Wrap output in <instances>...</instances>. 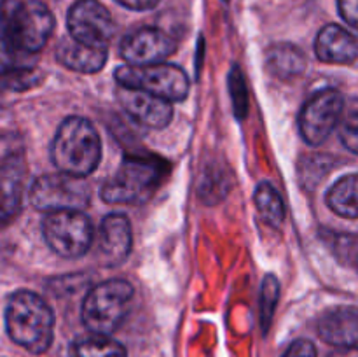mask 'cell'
<instances>
[{
	"instance_id": "9",
	"label": "cell",
	"mask_w": 358,
	"mask_h": 357,
	"mask_svg": "<svg viewBox=\"0 0 358 357\" xmlns=\"http://www.w3.org/2000/svg\"><path fill=\"white\" fill-rule=\"evenodd\" d=\"M70 38L90 48L108 49L114 38L115 23L112 14L98 0H77L66 14Z\"/></svg>"
},
{
	"instance_id": "14",
	"label": "cell",
	"mask_w": 358,
	"mask_h": 357,
	"mask_svg": "<svg viewBox=\"0 0 358 357\" xmlns=\"http://www.w3.org/2000/svg\"><path fill=\"white\" fill-rule=\"evenodd\" d=\"M315 52L324 63L350 65L357 59V38L339 24H325L315 38Z\"/></svg>"
},
{
	"instance_id": "26",
	"label": "cell",
	"mask_w": 358,
	"mask_h": 357,
	"mask_svg": "<svg viewBox=\"0 0 358 357\" xmlns=\"http://www.w3.org/2000/svg\"><path fill=\"white\" fill-rule=\"evenodd\" d=\"M20 55L13 46L7 42V38L0 34V77L9 74L10 70L17 69V66H24V63L20 62Z\"/></svg>"
},
{
	"instance_id": "30",
	"label": "cell",
	"mask_w": 358,
	"mask_h": 357,
	"mask_svg": "<svg viewBox=\"0 0 358 357\" xmlns=\"http://www.w3.org/2000/svg\"><path fill=\"white\" fill-rule=\"evenodd\" d=\"M224 2H229V0H224Z\"/></svg>"
},
{
	"instance_id": "6",
	"label": "cell",
	"mask_w": 358,
	"mask_h": 357,
	"mask_svg": "<svg viewBox=\"0 0 358 357\" xmlns=\"http://www.w3.org/2000/svg\"><path fill=\"white\" fill-rule=\"evenodd\" d=\"M119 88L140 90L166 102H182L189 93V76L184 69L170 63L124 65L114 72Z\"/></svg>"
},
{
	"instance_id": "21",
	"label": "cell",
	"mask_w": 358,
	"mask_h": 357,
	"mask_svg": "<svg viewBox=\"0 0 358 357\" xmlns=\"http://www.w3.org/2000/svg\"><path fill=\"white\" fill-rule=\"evenodd\" d=\"M280 298V282L275 275H266L261 284V298H259V324L262 332H268L275 315L276 303Z\"/></svg>"
},
{
	"instance_id": "13",
	"label": "cell",
	"mask_w": 358,
	"mask_h": 357,
	"mask_svg": "<svg viewBox=\"0 0 358 357\" xmlns=\"http://www.w3.org/2000/svg\"><path fill=\"white\" fill-rule=\"evenodd\" d=\"M133 233L129 219L122 214H108L103 217L98 237V254L103 265L117 266L124 262L131 252Z\"/></svg>"
},
{
	"instance_id": "1",
	"label": "cell",
	"mask_w": 358,
	"mask_h": 357,
	"mask_svg": "<svg viewBox=\"0 0 358 357\" xmlns=\"http://www.w3.org/2000/svg\"><path fill=\"white\" fill-rule=\"evenodd\" d=\"M168 174V163L154 154H129L108 181L100 196L110 205H140L152 198Z\"/></svg>"
},
{
	"instance_id": "17",
	"label": "cell",
	"mask_w": 358,
	"mask_h": 357,
	"mask_svg": "<svg viewBox=\"0 0 358 357\" xmlns=\"http://www.w3.org/2000/svg\"><path fill=\"white\" fill-rule=\"evenodd\" d=\"M268 69L278 79H294L306 69V56L292 44H276L268 51Z\"/></svg>"
},
{
	"instance_id": "19",
	"label": "cell",
	"mask_w": 358,
	"mask_h": 357,
	"mask_svg": "<svg viewBox=\"0 0 358 357\" xmlns=\"http://www.w3.org/2000/svg\"><path fill=\"white\" fill-rule=\"evenodd\" d=\"M254 203L264 223L275 227L282 226L283 220H285V205H283L282 196L273 188L271 182H259L254 192Z\"/></svg>"
},
{
	"instance_id": "29",
	"label": "cell",
	"mask_w": 358,
	"mask_h": 357,
	"mask_svg": "<svg viewBox=\"0 0 358 357\" xmlns=\"http://www.w3.org/2000/svg\"><path fill=\"white\" fill-rule=\"evenodd\" d=\"M117 4H121L122 7L131 10H149L154 9L161 0H115Z\"/></svg>"
},
{
	"instance_id": "16",
	"label": "cell",
	"mask_w": 358,
	"mask_h": 357,
	"mask_svg": "<svg viewBox=\"0 0 358 357\" xmlns=\"http://www.w3.org/2000/svg\"><path fill=\"white\" fill-rule=\"evenodd\" d=\"M108 49L90 48L76 42L73 38H63L56 48V59L63 66L80 74H94L103 69Z\"/></svg>"
},
{
	"instance_id": "23",
	"label": "cell",
	"mask_w": 358,
	"mask_h": 357,
	"mask_svg": "<svg viewBox=\"0 0 358 357\" xmlns=\"http://www.w3.org/2000/svg\"><path fill=\"white\" fill-rule=\"evenodd\" d=\"M229 88H231V98H233L234 112H236L238 119H243L248 112V94L247 86H245L243 74L234 65L229 74Z\"/></svg>"
},
{
	"instance_id": "5",
	"label": "cell",
	"mask_w": 358,
	"mask_h": 357,
	"mask_svg": "<svg viewBox=\"0 0 358 357\" xmlns=\"http://www.w3.org/2000/svg\"><path fill=\"white\" fill-rule=\"evenodd\" d=\"M135 289L121 279L105 280L86 294L83 322L93 335H112L129 312Z\"/></svg>"
},
{
	"instance_id": "27",
	"label": "cell",
	"mask_w": 358,
	"mask_h": 357,
	"mask_svg": "<svg viewBox=\"0 0 358 357\" xmlns=\"http://www.w3.org/2000/svg\"><path fill=\"white\" fill-rule=\"evenodd\" d=\"M282 357H317V346L310 340H296Z\"/></svg>"
},
{
	"instance_id": "15",
	"label": "cell",
	"mask_w": 358,
	"mask_h": 357,
	"mask_svg": "<svg viewBox=\"0 0 358 357\" xmlns=\"http://www.w3.org/2000/svg\"><path fill=\"white\" fill-rule=\"evenodd\" d=\"M318 335L324 342L341 349H355L358 340L357 308H336L318 321Z\"/></svg>"
},
{
	"instance_id": "20",
	"label": "cell",
	"mask_w": 358,
	"mask_h": 357,
	"mask_svg": "<svg viewBox=\"0 0 358 357\" xmlns=\"http://www.w3.org/2000/svg\"><path fill=\"white\" fill-rule=\"evenodd\" d=\"M73 357H128L126 349L107 335H91L73 343Z\"/></svg>"
},
{
	"instance_id": "4",
	"label": "cell",
	"mask_w": 358,
	"mask_h": 357,
	"mask_svg": "<svg viewBox=\"0 0 358 357\" xmlns=\"http://www.w3.org/2000/svg\"><path fill=\"white\" fill-rule=\"evenodd\" d=\"M55 16L41 0H2L0 34L21 55H35L48 44Z\"/></svg>"
},
{
	"instance_id": "24",
	"label": "cell",
	"mask_w": 358,
	"mask_h": 357,
	"mask_svg": "<svg viewBox=\"0 0 358 357\" xmlns=\"http://www.w3.org/2000/svg\"><path fill=\"white\" fill-rule=\"evenodd\" d=\"M345 119L341 122V130H339V135H341L343 144L348 147L352 153H357L358 149V118H357V104L355 100H352V107L348 112H343Z\"/></svg>"
},
{
	"instance_id": "10",
	"label": "cell",
	"mask_w": 358,
	"mask_h": 357,
	"mask_svg": "<svg viewBox=\"0 0 358 357\" xmlns=\"http://www.w3.org/2000/svg\"><path fill=\"white\" fill-rule=\"evenodd\" d=\"M345 112V98L338 90L317 91L299 114V132L308 146H320L339 125Z\"/></svg>"
},
{
	"instance_id": "3",
	"label": "cell",
	"mask_w": 358,
	"mask_h": 357,
	"mask_svg": "<svg viewBox=\"0 0 358 357\" xmlns=\"http://www.w3.org/2000/svg\"><path fill=\"white\" fill-rule=\"evenodd\" d=\"M7 335L30 354H44L55 336V314L38 294L17 290L6 308Z\"/></svg>"
},
{
	"instance_id": "22",
	"label": "cell",
	"mask_w": 358,
	"mask_h": 357,
	"mask_svg": "<svg viewBox=\"0 0 358 357\" xmlns=\"http://www.w3.org/2000/svg\"><path fill=\"white\" fill-rule=\"evenodd\" d=\"M0 79H2V84L7 90L27 91L41 83L42 72L38 69H35V66L24 65L10 70L9 74H6V76L0 77Z\"/></svg>"
},
{
	"instance_id": "12",
	"label": "cell",
	"mask_w": 358,
	"mask_h": 357,
	"mask_svg": "<svg viewBox=\"0 0 358 357\" xmlns=\"http://www.w3.org/2000/svg\"><path fill=\"white\" fill-rule=\"evenodd\" d=\"M117 100L126 114L138 125L152 130H161L173 119V107L170 102L154 94L129 88H119Z\"/></svg>"
},
{
	"instance_id": "18",
	"label": "cell",
	"mask_w": 358,
	"mask_h": 357,
	"mask_svg": "<svg viewBox=\"0 0 358 357\" xmlns=\"http://www.w3.org/2000/svg\"><path fill=\"white\" fill-rule=\"evenodd\" d=\"M357 191H358V178L355 174L346 175L339 178L331 189H329L325 202L327 206L338 216L346 217V219H357L358 205H357Z\"/></svg>"
},
{
	"instance_id": "11",
	"label": "cell",
	"mask_w": 358,
	"mask_h": 357,
	"mask_svg": "<svg viewBox=\"0 0 358 357\" xmlns=\"http://www.w3.org/2000/svg\"><path fill=\"white\" fill-rule=\"evenodd\" d=\"M177 49V42L161 28L143 27L138 30L126 35L119 46L122 59L128 62V65H154V63H163L168 56L173 55Z\"/></svg>"
},
{
	"instance_id": "25",
	"label": "cell",
	"mask_w": 358,
	"mask_h": 357,
	"mask_svg": "<svg viewBox=\"0 0 358 357\" xmlns=\"http://www.w3.org/2000/svg\"><path fill=\"white\" fill-rule=\"evenodd\" d=\"M332 248L336 251V254L339 255L341 261H345L346 265H353L355 262L357 255V238L355 234H341L332 238Z\"/></svg>"
},
{
	"instance_id": "7",
	"label": "cell",
	"mask_w": 358,
	"mask_h": 357,
	"mask_svg": "<svg viewBox=\"0 0 358 357\" xmlns=\"http://www.w3.org/2000/svg\"><path fill=\"white\" fill-rule=\"evenodd\" d=\"M91 202V188L84 178L76 175L48 174L31 184L30 203L41 212L83 210Z\"/></svg>"
},
{
	"instance_id": "31",
	"label": "cell",
	"mask_w": 358,
	"mask_h": 357,
	"mask_svg": "<svg viewBox=\"0 0 358 357\" xmlns=\"http://www.w3.org/2000/svg\"><path fill=\"white\" fill-rule=\"evenodd\" d=\"M0 111H2V105H0Z\"/></svg>"
},
{
	"instance_id": "2",
	"label": "cell",
	"mask_w": 358,
	"mask_h": 357,
	"mask_svg": "<svg viewBox=\"0 0 358 357\" xmlns=\"http://www.w3.org/2000/svg\"><path fill=\"white\" fill-rule=\"evenodd\" d=\"M51 160L63 174L80 178L93 174L101 160V140L93 122L79 115L66 118L52 139Z\"/></svg>"
},
{
	"instance_id": "8",
	"label": "cell",
	"mask_w": 358,
	"mask_h": 357,
	"mask_svg": "<svg viewBox=\"0 0 358 357\" xmlns=\"http://www.w3.org/2000/svg\"><path fill=\"white\" fill-rule=\"evenodd\" d=\"M42 233L49 248L62 258H80L93 244V226L80 210L48 214L42 223Z\"/></svg>"
},
{
	"instance_id": "28",
	"label": "cell",
	"mask_w": 358,
	"mask_h": 357,
	"mask_svg": "<svg viewBox=\"0 0 358 357\" xmlns=\"http://www.w3.org/2000/svg\"><path fill=\"white\" fill-rule=\"evenodd\" d=\"M338 10L352 28L358 24V0H338Z\"/></svg>"
}]
</instances>
